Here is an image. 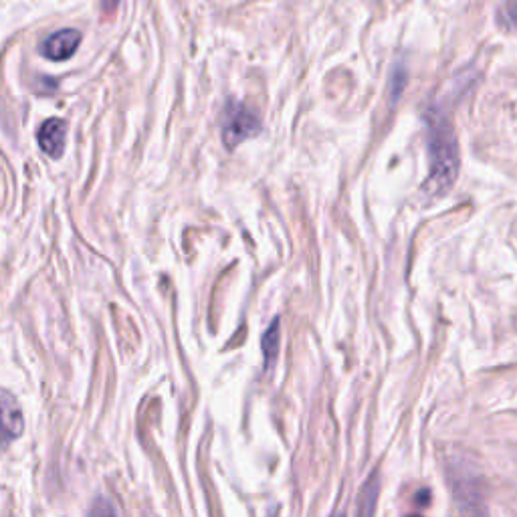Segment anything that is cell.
<instances>
[{"mask_svg":"<svg viewBox=\"0 0 517 517\" xmlns=\"http://www.w3.org/2000/svg\"><path fill=\"white\" fill-rule=\"evenodd\" d=\"M431 172L425 190L431 196H443L451 190L459 174V146L447 118L433 116L429 130Z\"/></svg>","mask_w":517,"mask_h":517,"instance_id":"cell-1","label":"cell"},{"mask_svg":"<svg viewBox=\"0 0 517 517\" xmlns=\"http://www.w3.org/2000/svg\"><path fill=\"white\" fill-rule=\"evenodd\" d=\"M221 130H223L225 146L229 150H235L245 140H249V138L259 134L261 122L255 116V112L245 106V103L229 101L223 116H221Z\"/></svg>","mask_w":517,"mask_h":517,"instance_id":"cell-2","label":"cell"},{"mask_svg":"<svg viewBox=\"0 0 517 517\" xmlns=\"http://www.w3.org/2000/svg\"><path fill=\"white\" fill-rule=\"evenodd\" d=\"M23 431L25 417L19 400L11 392L0 390V445L19 439Z\"/></svg>","mask_w":517,"mask_h":517,"instance_id":"cell-3","label":"cell"},{"mask_svg":"<svg viewBox=\"0 0 517 517\" xmlns=\"http://www.w3.org/2000/svg\"><path fill=\"white\" fill-rule=\"evenodd\" d=\"M81 43V33L75 29H61L45 39L41 51L51 61H67L75 55Z\"/></svg>","mask_w":517,"mask_h":517,"instance_id":"cell-4","label":"cell"},{"mask_svg":"<svg viewBox=\"0 0 517 517\" xmlns=\"http://www.w3.org/2000/svg\"><path fill=\"white\" fill-rule=\"evenodd\" d=\"M39 146L49 158H61L65 152V138H67V124L59 118L47 120L39 130Z\"/></svg>","mask_w":517,"mask_h":517,"instance_id":"cell-5","label":"cell"},{"mask_svg":"<svg viewBox=\"0 0 517 517\" xmlns=\"http://www.w3.org/2000/svg\"><path fill=\"white\" fill-rule=\"evenodd\" d=\"M279 320H273V324L269 326V330L263 334L261 340V350H263V358H265V368H271L273 362L277 360L279 354Z\"/></svg>","mask_w":517,"mask_h":517,"instance_id":"cell-6","label":"cell"},{"mask_svg":"<svg viewBox=\"0 0 517 517\" xmlns=\"http://www.w3.org/2000/svg\"><path fill=\"white\" fill-rule=\"evenodd\" d=\"M120 5V0H101V11L103 13H114Z\"/></svg>","mask_w":517,"mask_h":517,"instance_id":"cell-7","label":"cell"}]
</instances>
